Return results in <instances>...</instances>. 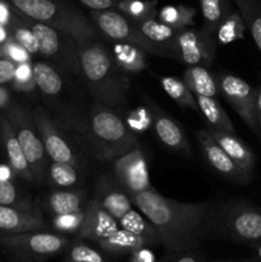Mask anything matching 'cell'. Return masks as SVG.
I'll return each mask as SVG.
<instances>
[{
  "instance_id": "45",
  "label": "cell",
  "mask_w": 261,
  "mask_h": 262,
  "mask_svg": "<svg viewBox=\"0 0 261 262\" xmlns=\"http://www.w3.org/2000/svg\"><path fill=\"white\" fill-rule=\"evenodd\" d=\"M13 15L12 12H10L9 7H8L7 3H4L3 0H0V23L7 27H9V25L12 23L13 20Z\"/></svg>"
},
{
  "instance_id": "10",
  "label": "cell",
  "mask_w": 261,
  "mask_h": 262,
  "mask_svg": "<svg viewBox=\"0 0 261 262\" xmlns=\"http://www.w3.org/2000/svg\"><path fill=\"white\" fill-rule=\"evenodd\" d=\"M32 115L49 159L53 161L69 163L79 170L83 161L68 142L69 140L67 138L66 130H63V125L56 122L44 107H36Z\"/></svg>"
},
{
  "instance_id": "20",
  "label": "cell",
  "mask_w": 261,
  "mask_h": 262,
  "mask_svg": "<svg viewBox=\"0 0 261 262\" xmlns=\"http://www.w3.org/2000/svg\"><path fill=\"white\" fill-rule=\"evenodd\" d=\"M210 133L214 137V140L219 143L220 147L225 151L228 156L240 166L242 170L250 174L251 177L253 176L255 171V163L256 158L253 151L243 142L241 138L235 136V133L224 132V130L215 129V128H210Z\"/></svg>"
},
{
  "instance_id": "29",
  "label": "cell",
  "mask_w": 261,
  "mask_h": 262,
  "mask_svg": "<svg viewBox=\"0 0 261 262\" xmlns=\"http://www.w3.org/2000/svg\"><path fill=\"white\" fill-rule=\"evenodd\" d=\"M261 54V0H234Z\"/></svg>"
},
{
  "instance_id": "26",
  "label": "cell",
  "mask_w": 261,
  "mask_h": 262,
  "mask_svg": "<svg viewBox=\"0 0 261 262\" xmlns=\"http://www.w3.org/2000/svg\"><path fill=\"white\" fill-rule=\"evenodd\" d=\"M118 223H119L123 229L147 241L150 246L161 245L160 235H159L158 230L142 212H137L133 209L129 210Z\"/></svg>"
},
{
  "instance_id": "39",
  "label": "cell",
  "mask_w": 261,
  "mask_h": 262,
  "mask_svg": "<svg viewBox=\"0 0 261 262\" xmlns=\"http://www.w3.org/2000/svg\"><path fill=\"white\" fill-rule=\"evenodd\" d=\"M84 209L72 214L55 215L53 216V228L63 234H78L82 224H83Z\"/></svg>"
},
{
  "instance_id": "34",
  "label": "cell",
  "mask_w": 261,
  "mask_h": 262,
  "mask_svg": "<svg viewBox=\"0 0 261 262\" xmlns=\"http://www.w3.org/2000/svg\"><path fill=\"white\" fill-rule=\"evenodd\" d=\"M10 36L19 43L20 46L26 49L31 55L40 54V48H38V41L36 38L35 32L30 27L26 20H20L18 18H13L12 23L9 25Z\"/></svg>"
},
{
  "instance_id": "17",
  "label": "cell",
  "mask_w": 261,
  "mask_h": 262,
  "mask_svg": "<svg viewBox=\"0 0 261 262\" xmlns=\"http://www.w3.org/2000/svg\"><path fill=\"white\" fill-rule=\"evenodd\" d=\"M151 119L156 136L164 146L183 156H192L188 138L178 122L156 106H153Z\"/></svg>"
},
{
  "instance_id": "18",
  "label": "cell",
  "mask_w": 261,
  "mask_h": 262,
  "mask_svg": "<svg viewBox=\"0 0 261 262\" xmlns=\"http://www.w3.org/2000/svg\"><path fill=\"white\" fill-rule=\"evenodd\" d=\"M0 140H2L4 152L7 155L8 163L15 173V176L20 177L30 183H35V178H33L30 164L26 159L25 152H23L19 142H18L17 136H15L7 115L0 117Z\"/></svg>"
},
{
  "instance_id": "50",
  "label": "cell",
  "mask_w": 261,
  "mask_h": 262,
  "mask_svg": "<svg viewBox=\"0 0 261 262\" xmlns=\"http://www.w3.org/2000/svg\"><path fill=\"white\" fill-rule=\"evenodd\" d=\"M217 262H261L258 258L250 257V258H243V260H227V261H217Z\"/></svg>"
},
{
  "instance_id": "42",
  "label": "cell",
  "mask_w": 261,
  "mask_h": 262,
  "mask_svg": "<svg viewBox=\"0 0 261 262\" xmlns=\"http://www.w3.org/2000/svg\"><path fill=\"white\" fill-rule=\"evenodd\" d=\"M79 2L91 10L112 9L118 4L117 0H79Z\"/></svg>"
},
{
  "instance_id": "53",
  "label": "cell",
  "mask_w": 261,
  "mask_h": 262,
  "mask_svg": "<svg viewBox=\"0 0 261 262\" xmlns=\"http://www.w3.org/2000/svg\"><path fill=\"white\" fill-rule=\"evenodd\" d=\"M0 262H2V261H0Z\"/></svg>"
},
{
  "instance_id": "4",
  "label": "cell",
  "mask_w": 261,
  "mask_h": 262,
  "mask_svg": "<svg viewBox=\"0 0 261 262\" xmlns=\"http://www.w3.org/2000/svg\"><path fill=\"white\" fill-rule=\"evenodd\" d=\"M10 4L23 14L36 22L68 33L78 46L100 40L96 26L84 17L79 9L64 0H9Z\"/></svg>"
},
{
  "instance_id": "41",
  "label": "cell",
  "mask_w": 261,
  "mask_h": 262,
  "mask_svg": "<svg viewBox=\"0 0 261 262\" xmlns=\"http://www.w3.org/2000/svg\"><path fill=\"white\" fill-rule=\"evenodd\" d=\"M17 64L7 58H0V84L10 83L14 78Z\"/></svg>"
},
{
  "instance_id": "15",
  "label": "cell",
  "mask_w": 261,
  "mask_h": 262,
  "mask_svg": "<svg viewBox=\"0 0 261 262\" xmlns=\"http://www.w3.org/2000/svg\"><path fill=\"white\" fill-rule=\"evenodd\" d=\"M118 229V220L100 206L96 200L91 199L84 205L83 224L78 232L79 239L100 243Z\"/></svg>"
},
{
  "instance_id": "21",
  "label": "cell",
  "mask_w": 261,
  "mask_h": 262,
  "mask_svg": "<svg viewBox=\"0 0 261 262\" xmlns=\"http://www.w3.org/2000/svg\"><path fill=\"white\" fill-rule=\"evenodd\" d=\"M140 30L158 46L163 53V56L171 59H178V51H177V35L179 31L174 30L170 26L160 22L159 19L148 18L137 23Z\"/></svg>"
},
{
  "instance_id": "28",
  "label": "cell",
  "mask_w": 261,
  "mask_h": 262,
  "mask_svg": "<svg viewBox=\"0 0 261 262\" xmlns=\"http://www.w3.org/2000/svg\"><path fill=\"white\" fill-rule=\"evenodd\" d=\"M160 86L163 87L165 94L178 106L183 107V109H191L193 112H199L196 96L187 87L183 79L178 78V77H161Z\"/></svg>"
},
{
  "instance_id": "30",
  "label": "cell",
  "mask_w": 261,
  "mask_h": 262,
  "mask_svg": "<svg viewBox=\"0 0 261 262\" xmlns=\"http://www.w3.org/2000/svg\"><path fill=\"white\" fill-rule=\"evenodd\" d=\"M0 206L15 207L23 211L42 215L40 209L30 200V197L20 193L19 189L10 181L0 179Z\"/></svg>"
},
{
  "instance_id": "38",
  "label": "cell",
  "mask_w": 261,
  "mask_h": 262,
  "mask_svg": "<svg viewBox=\"0 0 261 262\" xmlns=\"http://www.w3.org/2000/svg\"><path fill=\"white\" fill-rule=\"evenodd\" d=\"M12 87L15 91L19 92H33L37 89L36 84L35 74H33V64L32 61L30 63L17 64L15 74L13 81L10 82Z\"/></svg>"
},
{
  "instance_id": "33",
  "label": "cell",
  "mask_w": 261,
  "mask_h": 262,
  "mask_svg": "<svg viewBox=\"0 0 261 262\" xmlns=\"http://www.w3.org/2000/svg\"><path fill=\"white\" fill-rule=\"evenodd\" d=\"M200 7L204 18V28L212 33H215L220 22L232 10L228 0H200Z\"/></svg>"
},
{
  "instance_id": "19",
  "label": "cell",
  "mask_w": 261,
  "mask_h": 262,
  "mask_svg": "<svg viewBox=\"0 0 261 262\" xmlns=\"http://www.w3.org/2000/svg\"><path fill=\"white\" fill-rule=\"evenodd\" d=\"M46 229L48 223L44 220L42 215L23 211L15 207L0 206V235Z\"/></svg>"
},
{
  "instance_id": "13",
  "label": "cell",
  "mask_w": 261,
  "mask_h": 262,
  "mask_svg": "<svg viewBox=\"0 0 261 262\" xmlns=\"http://www.w3.org/2000/svg\"><path fill=\"white\" fill-rule=\"evenodd\" d=\"M113 177L129 196L153 189L147 163L140 145L113 161Z\"/></svg>"
},
{
  "instance_id": "6",
  "label": "cell",
  "mask_w": 261,
  "mask_h": 262,
  "mask_svg": "<svg viewBox=\"0 0 261 262\" xmlns=\"http://www.w3.org/2000/svg\"><path fill=\"white\" fill-rule=\"evenodd\" d=\"M38 41L40 55L61 74L82 76L79 48L72 36L61 31L25 17Z\"/></svg>"
},
{
  "instance_id": "12",
  "label": "cell",
  "mask_w": 261,
  "mask_h": 262,
  "mask_svg": "<svg viewBox=\"0 0 261 262\" xmlns=\"http://www.w3.org/2000/svg\"><path fill=\"white\" fill-rule=\"evenodd\" d=\"M178 59L187 66L211 67L216 59V38L206 28L179 31L177 35Z\"/></svg>"
},
{
  "instance_id": "7",
  "label": "cell",
  "mask_w": 261,
  "mask_h": 262,
  "mask_svg": "<svg viewBox=\"0 0 261 262\" xmlns=\"http://www.w3.org/2000/svg\"><path fill=\"white\" fill-rule=\"evenodd\" d=\"M5 115L12 124L18 142L30 164L35 183L44 184L48 181L49 156L44 147L32 113L20 105H12L7 109Z\"/></svg>"
},
{
  "instance_id": "25",
  "label": "cell",
  "mask_w": 261,
  "mask_h": 262,
  "mask_svg": "<svg viewBox=\"0 0 261 262\" xmlns=\"http://www.w3.org/2000/svg\"><path fill=\"white\" fill-rule=\"evenodd\" d=\"M182 79L194 96L215 97L219 91L216 78L207 71L206 67L189 66L184 71Z\"/></svg>"
},
{
  "instance_id": "51",
  "label": "cell",
  "mask_w": 261,
  "mask_h": 262,
  "mask_svg": "<svg viewBox=\"0 0 261 262\" xmlns=\"http://www.w3.org/2000/svg\"><path fill=\"white\" fill-rule=\"evenodd\" d=\"M251 247H253V248H255V251H256V255H257V258H258V260L261 261V242H257V243H255V245H253V246H251Z\"/></svg>"
},
{
  "instance_id": "27",
  "label": "cell",
  "mask_w": 261,
  "mask_h": 262,
  "mask_svg": "<svg viewBox=\"0 0 261 262\" xmlns=\"http://www.w3.org/2000/svg\"><path fill=\"white\" fill-rule=\"evenodd\" d=\"M199 112L204 115L205 119L210 123L211 128L224 130V132L235 133L234 125L228 117L227 112L215 97L196 96Z\"/></svg>"
},
{
  "instance_id": "43",
  "label": "cell",
  "mask_w": 261,
  "mask_h": 262,
  "mask_svg": "<svg viewBox=\"0 0 261 262\" xmlns=\"http://www.w3.org/2000/svg\"><path fill=\"white\" fill-rule=\"evenodd\" d=\"M202 256L199 253L186 251L181 253H171V257L165 262H202Z\"/></svg>"
},
{
  "instance_id": "5",
  "label": "cell",
  "mask_w": 261,
  "mask_h": 262,
  "mask_svg": "<svg viewBox=\"0 0 261 262\" xmlns=\"http://www.w3.org/2000/svg\"><path fill=\"white\" fill-rule=\"evenodd\" d=\"M87 143L99 160L113 163L138 146L137 138L122 118L100 102L95 101L87 118Z\"/></svg>"
},
{
  "instance_id": "11",
  "label": "cell",
  "mask_w": 261,
  "mask_h": 262,
  "mask_svg": "<svg viewBox=\"0 0 261 262\" xmlns=\"http://www.w3.org/2000/svg\"><path fill=\"white\" fill-rule=\"evenodd\" d=\"M217 87L224 99L240 115L241 119L255 135L261 136L256 117V97L257 89L251 86L245 79L229 73H220L216 78Z\"/></svg>"
},
{
  "instance_id": "16",
  "label": "cell",
  "mask_w": 261,
  "mask_h": 262,
  "mask_svg": "<svg viewBox=\"0 0 261 262\" xmlns=\"http://www.w3.org/2000/svg\"><path fill=\"white\" fill-rule=\"evenodd\" d=\"M94 200H96L102 209L106 210L113 217L119 222L129 210H132L130 196L120 187L114 177L102 176L95 186Z\"/></svg>"
},
{
  "instance_id": "36",
  "label": "cell",
  "mask_w": 261,
  "mask_h": 262,
  "mask_svg": "<svg viewBox=\"0 0 261 262\" xmlns=\"http://www.w3.org/2000/svg\"><path fill=\"white\" fill-rule=\"evenodd\" d=\"M155 2L143 0H119L117 8L133 22L140 23L155 17Z\"/></svg>"
},
{
  "instance_id": "8",
  "label": "cell",
  "mask_w": 261,
  "mask_h": 262,
  "mask_svg": "<svg viewBox=\"0 0 261 262\" xmlns=\"http://www.w3.org/2000/svg\"><path fill=\"white\" fill-rule=\"evenodd\" d=\"M0 245L20 262H44L64 252L69 245L63 234L32 230L19 234L0 235Z\"/></svg>"
},
{
  "instance_id": "40",
  "label": "cell",
  "mask_w": 261,
  "mask_h": 262,
  "mask_svg": "<svg viewBox=\"0 0 261 262\" xmlns=\"http://www.w3.org/2000/svg\"><path fill=\"white\" fill-rule=\"evenodd\" d=\"M2 49L3 56L9 59V60L14 61L15 64L30 63V61H32V55H31L23 46H20L12 36H10L9 40L2 46Z\"/></svg>"
},
{
  "instance_id": "32",
  "label": "cell",
  "mask_w": 261,
  "mask_h": 262,
  "mask_svg": "<svg viewBox=\"0 0 261 262\" xmlns=\"http://www.w3.org/2000/svg\"><path fill=\"white\" fill-rule=\"evenodd\" d=\"M246 28L247 27H246V23L240 12L230 10L215 31L217 33L216 41L227 45V43H232L234 41L241 40L245 36Z\"/></svg>"
},
{
  "instance_id": "49",
  "label": "cell",
  "mask_w": 261,
  "mask_h": 262,
  "mask_svg": "<svg viewBox=\"0 0 261 262\" xmlns=\"http://www.w3.org/2000/svg\"><path fill=\"white\" fill-rule=\"evenodd\" d=\"M15 174L13 169L8 168V166H0V179H5V181H10V177Z\"/></svg>"
},
{
  "instance_id": "37",
  "label": "cell",
  "mask_w": 261,
  "mask_h": 262,
  "mask_svg": "<svg viewBox=\"0 0 261 262\" xmlns=\"http://www.w3.org/2000/svg\"><path fill=\"white\" fill-rule=\"evenodd\" d=\"M63 253L64 262H109L99 251L84 245L81 241L69 242Z\"/></svg>"
},
{
  "instance_id": "14",
  "label": "cell",
  "mask_w": 261,
  "mask_h": 262,
  "mask_svg": "<svg viewBox=\"0 0 261 262\" xmlns=\"http://www.w3.org/2000/svg\"><path fill=\"white\" fill-rule=\"evenodd\" d=\"M196 137L205 160L216 173L232 181L233 183L247 184L251 181L252 177L246 173L245 170H242L225 154V151L220 147L219 143L214 140L209 129H199L196 132Z\"/></svg>"
},
{
  "instance_id": "2",
  "label": "cell",
  "mask_w": 261,
  "mask_h": 262,
  "mask_svg": "<svg viewBox=\"0 0 261 262\" xmlns=\"http://www.w3.org/2000/svg\"><path fill=\"white\" fill-rule=\"evenodd\" d=\"M78 48L82 76L92 99L112 109L123 106L130 83L113 63L106 46L97 40Z\"/></svg>"
},
{
  "instance_id": "3",
  "label": "cell",
  "mask_w": 261,
  "mask_h": 262,
  "mask_svg": "<svg viewBox=\"0 0 261 262\" xmlns=\"http://www.w3.org/2000/svg\"><path fill=\"white\" fill-rule=\"evenodd\" d=\"M205 239H223L253 246L261 242V209L245 201H224L210 206Z\"/></svg>"
},
{
  "instance_id": "44",
  "label": "cell",
  "mask_w": 261,
  "mask_h": 262,
  "mask_svg": "<svg viewBox=\"0 0 261 262\" xmlns=\"http://www.w3.org/2000/svg\"><path fill=\"white\" fill-rule=\"evenodd\" d=\"M130 262H155V256L148 247H142L130 255Z\"/></svg>"
},
{
  "instance_id": "48",
  "label": "cell",
  "mask_w": 261,
  "mask_h": 262,
  "mask_svg": "<svg viewBox=\"0 0 261 262\" xmlns=\"http://www.w3.org/2000/svg\"><path fill=\"white\" fill-rule=\"evenodd\" d=\"M9 37H10L9 28H8L7 26L0 23V46L4 45V43L9 40Z\"/></svg>"
},
{
  "instance_id": "31",
  "label": "cell",
  "mask_w": 261,
  "mask_h": 262,
  "mask_svg": "<svg viewBox=\"0 0 261 262\" xmlns=\"http://www.w3.org/2000/svg\"><path fill=\"white\" fill-rule=\"evenodd\" d=\"M158 19L177 31L186 30L193 25L194 9L184 5H165L159 12Z\"/></svg>"
},
{
  "instance_id": "47",
  "label": "cell",
  "mask_w": 261,
  "mask_h": 262,
  "mask_svg": "<svg viewBox=\"0 0 261 262\" xmlns=\"http://www.w3.org/2000/svg\"><path fill=\"white\" fill-rule=\"evenodd\" d=\"M256 117H257V123L261 132V84L257 89V97H256Z\"/></svg>"
},
{
  "instance_id": "22",
  "label": "cell",
  "mask_w": 261,
  "mask_h": 262,
  "mask_svg": "<svg viewBox=\"0 0 261 262\" xmlns=\"http://www.w3.org/2000/svg\"><path fill=\"white\" fill-rule=\"evenodd\" d=\"M112 49H107L113 63L123 73L137 74L147 68V59L143 50L127 42L110 41Z\"/></svg>"
},
{
  "instance_id": "35",
  "label": "cell",
  "mask_w": 261,
  "mask_h": 262,
  "mask_svg": "<svg viewBox=\"0 0 261 262\" xmlns=\"http://www.w3.org/2000/svg\"><path fill=\"white\" fill-rule=\"evenodd\" d=\"M48 181L58 187H72L78 182V169L69 163L53 161L49 165Z\"/></svg>"
},
{
  "instance_id": "46",
  "label": "cell",
  "mask_w": 261,
  "mask_h": 262,
  "mask_svg": "<svg viewBox=\"0 0 261 262\" xmlns=\"http://www.w3.org/2000/svg\"><path fill=\"white\" fill-rule=\"evenodd\" d=\"M9 101H10L9 92H8L7 89H4V87L0 84V109H5V107L9 105Z\"/></svg>"
},
{
  "instance_id": "52",
  "label": "cell",
  "mask_w": 261,
  "mask_h": 262,
  "mask_svg": "<svg viewBox=\"0 0 261 262\" xmlns=\"http://www.w3.org/2000/svg\"><path fill=\"white\" fill-rule=\"evenodd\" d=\"M0 58H4V56H3V49H2V46H0Z\"/></svg>"
},
{
  "instance_id": "9",
  "label": "cell",
  "mask_w": 261,
  "mask_h": 262,
  "mask_svg": "<svg viewBox=\"0 0 261 262\" xmlns=\"http://www.w3.org/2000/svg\"><path fill=\"white\" fill-rule=\"evenodd\" d=\"M92 23L99 32L109 41L127 42L140 48L147 54L163 56L160 49L140 30L137 23L123 14L122 12L112 9L91 10L90 12Z\"/></svg>"
},
{
  "instance_id": "1",
  "label": "cell",
  "mask_w": 261,
  "mask_h": 262,
  "mask_svg": "<svg viewBox=\"0 0 261 262\" xmlns=\"http://www.w3.org/2000/svg\"><path fill=\"white\" fill-rule=\"evenodd\" d=\"M133 205L153 223L168 253L192 251L204 241L211 202H181L155 189L130 196Z\"/></svg>"
},
{
  "instance_id": "24",
  "label": "cell",
  "mask_w": 261,
  "mask_h": 262,
  "mask_svg": "<svg viewBox=\"0 0 261 262\" xmlns=\"http://www.w3.org/2000/svg\"><path fill=\"white\" fill-rule=\"evenodd\" d=\"M97 246L100 247V250L112 256L132 255L135 251L140 250V248L151 247L147 241L123 229V228L122 229L118 228L113 234L97 243Z\"/></svg>"
},
{
  "instance_id": "23",
  "label": "cell",
  "mask_w": 261,
  "mask_h": 262,
  "mask_svg": "<svg viewBox=\"0 0 261 262\" xmlns=\"http://www.w3.org/2000/svg\"><path fill=\"white\" fill-rule=\"evenodd\" d=\"M86 192L82 189H58L48 194L44 201V209L50 215H64L84 209Z\"/></svg>"
}]
</instances>
